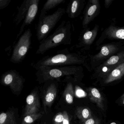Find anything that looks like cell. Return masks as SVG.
<instances>
[{"mask_svg":"<svg viewBox=\"0 0 124 124\" xmlns=\"http://www.w3.org/2000/svg\"><path fill=\"white\" fill-rule=\"evenodd\" d=\"M87 58V56L71 53L68 49H64L55 55L45 56L31 65L37 70L42 67L85 65Z\"/></svg>","mask_w":124,"mask_h":124,"instance_id":"cell-1","label":"cell"},{"mask_svg":"<svg viewBox=\"0 0 124 124\" xmlns=\"http://www.w3.org/2000/svg\"><path fill=\"white\" fill-rule=\"evenodd\" d=\"M71 43V24L69 21H63L54 32L40 42L36 51L37 54H43L52 48Z\"/></svg>","mask_w":124,"mask_h":124,"instance_id":"cell-2","label":"cell"},{"mask_svg":"<svg viewBox=\"0 0 124 124\" xmlns=\"http://www.w3.org/2000/svg\"><path fill=\"white\" fill-rule=\"evenodd\" d=\"M40 0H25L18 8L14 21L16 26L23 21L17 37L21 36L24 29L31 24L38 12Z\"/></svg>","mask_w":124,"mask_h":124,"instance_id":"cell-3","label":"cell"},{"mask_svg":"<svg viewBox=\"0 0 124 124\" xmlns=\"http://www.w3.org/2000/svg\"><path fill=\"white\" fill-rule=\"evenodd\" d=\"M66 13L64 8H59L50 15L40 14L36 27V35L39 41L41 42L47 37Z\"/></svg>","mask_w":124,"mask_h":124,"instance_id":"cell-4","label":"cell"},{"mask_svg":"<svg viewBox=\"0 0 124 124\" xmlns=\"http://www.w3.org/2000/svg\"><path fill=\"white\" fill-rule=\"evenodd\" d=\"M83 68L76 66H66L56 67H45L38 70V77L44 80L58 79L64 76L77 77L82 74Z\"/></svg>","mask_w":124,"mask_h":124,"instance_id":"cell-5","label":"cell"},{"mask_svg":"<svg viewBox=\"0 0 124 124\" xmlns=\"http://www.w3.org/2000/svg\"><path fill=\"white\" fill-rule=\"evenodd\" d=\"M97 48H99L98 50H100L98 53L89 56L90 67L94 69L111 56L124 50V42H114L98 46Z\"/></svg>","mask_w":124,"mask_h":124,"instance_id":"cell-6","label":"cell"},{"mask_svg":"<svg viewBox=\"0 0 124 124\" xmlns=\"http://www.w3.org/2000/svg\"><path fill=\"white\" fill-rule=\"evenodd\" d=\"M32 36L30 29L26 30L21 35L14 48L11 57V62L18 64L23 61L30 48Z\"/></svg>","mask_w":124,"mask_h":124,"instance_id":"cell-7","label":"cell"},{"mask_svg":"<svg viewBox=\"0 0 124 124\" xmlns=\"http://www.w3.org/2000/svg\"><path fill=\"white\" fill-rule=\"evenodd\" d=\"M124 62V50L118 52L94 69L95 73L104 77Z\"/></svg>","mask_w":124,"mask_h":124,"instance_id":"cell-8","label":"cell"},{"mask_svg":"<svg viewBox=\"0 0 124 124\" xmlns=\"http://www.w3.org/2000/svg\"><path fill=\"white\" fill-rule=\"evenodd\" d=\"M106 39L124 42V27L117 26L114 23H111L103 31L100 38L96 41V45L98 47Z\"/></svg>","mask_w":124,"mask_h":124,"instance_id":"cell-9","label":"cell"},{"mask_svg":"<svg viewBox=\"0 0 124 124\" xmlns=\"http://www.w3.org/2000/svg\"><path fill=\"white\" fill-rule=\"evenodd\" d=\"M99 30V26L96 24L92 29H85L82 32L76 46L77 48L87 50L95 40Z\"/></svg>","mask_w":124,"mask_h":124,"instance_id":"cell-10","label":"cell"},{"mask_svg":"<svg viewBox=\"0 0 124 124\" xmlns=\"http://www.w3.org/2000/svg\"><path fill=\"white\" fill-rule=\"evenodd\" d=\"M101 5L99 0H90L88 2L83 13L82 27L87 28L91 22L97 17L100 13Z\"/></svg>","mask_w":124,"mask_h":124,"instance_id":"cell-11","label":"cell"},{"mask_svg":"<svg viewBox=\"0 0 124 124\" xmlns=\"http://www.w3.org/2000/svg\"><path fill=\"white\" fill-rule=\"evenodd\" d=\"M2 81L14 90H20L23 84L24 79L16 71L11 70L3 74Z\"/></svg>","mask_w":124,"mask_h":124,"instance_id":"cell-12","label":"cell"},{"mask_svg":"<svg viewBox=\"0 0 124 124\" xmlns=\"http://www.w3.org/2000/svg\"><path fill=\"white\" fill-rule=\"evenodd\" d=\"M85 4V0H71L66 10V13L70 18H75L80 15Z\"/></svg>","mask_w":124,"mask_h":124,"instance_id":"cell-13","label":"cell"},{"mask_svg":"<svg viewBox=\"0 0 124 124\" xmlns=\"http://www.w3.org/2000/svg\"><path fill=\"white\" fill-rule=\"evenodd\" d=\"M124 76V62L112 70L104 79V83L108 84L119 80Z\"/></svg>","mask_w":124,"mask_h":124,"instance_id":"cell-14","label":"cell"},{"mask_svg":"<svg viewBox=\"0 0 124 124\" xmlns=\"http://www.w3.org/2000/svg\"><path fill=\"white\" fill-rule=\"evenodd\" d=\"M88 95L91 102L102 110L104 109L103 99L102 95L97 88L90 87L87 89Z\"/></svg>","mask_w":124,"mask_h":124,"instance_id":"cell-15","label":"cell"},{"mask_svg":"<svg viewBox=\"0 0 124 124\" xmlns=\"http://www.w3.org/2000/svg\"><path fill=\"white\" fill-rule=\"evenodd\" d=\"M26 114L27 115L35 114L38 109V101L35 95L30 94L27 97Z\"/></svg>","mask_w":124,"mask_h":124,"instance_id":"cell-16","label":"cell"},{"mask_svg":"<svg viewBox=\"0 0 124 124\" xmlns=\"http://www.w3.org/2000/svg\"><path fill=\"white\" fill-rule=\"evenodd\" d=\"M56 87L54 83H51L48 88L45 96V103L46 106H50L56 98Z\"/></svg>","mask_w":124,"mask_h":124,"instance_id":"cell-17","label":"cell"},{"mask_svg":"<svg viewBox=\"0 0 124 124\" xmlns=\"http://www.w3.org/2000/svg\"><path fill=\"white\" fill-rule=\"evenodd\" d=\"M77 116L83 123L93 117L92 112L88 107H80L77 109Z\"/></svg>","mask_w":124,"mask_h":124,"instance_id":"cell-18","label":"cell"},{"mask_svg":"<svg viewBox=\"0 0 124 124\" xmlns=\"http://www.w3.org/2000/svg\"><path fill=\"white\" fill-rule=\"evenodd\" d=\"M65 2V0H48L43 5L40 14H46V13L48 11Z\"/></svg>","mask_w":124,"mask_h":124,"instance_id":"cell-19","label":"cell"},{"mask_svg":"<svg viewBox=\"0 0 124 124\" xmlns=\"http://www.w3.org/2000/svg\"><path fill=\"white\" fill-rule=\"evenodd\" d=\"M16 119L11 112H2L0 115V124H16Z\"/></svg>","mask_w":124,"mask_h":124,"instance_id":"cell-20","label":"cell"},{"mask_svg":"<svg viewBox=\"0 0 124 124\" xmlns=\"http://www.w3.org/2000/svg\"><path fill=\"white\" fill-rule=\"evenodd\" d=\"M66 101L69 104H71L74 101V91L73 85L71 82L69 83L67 85L64 92Z\"/></svg>","mask_w":124,"mask_h":124,"instance_id":"cell-21","label":"cell"},{"mask_svg":"<svg viewBox=\"0 0 124 124\" xmlns=\"http://www.w3.org/2000/svg\"><path fill=\"white\" fill-rule=\"evenodd\" d=\"M41 115L40 114H37L36 113L28 115L24 118L22 124H32L36 120L40 117Z\"/></svg>","mask_w":124,"mask_h":124,"instance_id":"cell-22","label":"cell"},{"mask_svg":"<svg viewBox=\"0 0 124 124\" xmlns=\"http://www.w3.org/2000/svg\"><path fill=\"white\" fill-rule=\"evenodd\" d=\"M64 118V115L63 113H59L54 118L55 124H63Z\"/></svg>","mask_w":124,"mask_h":124,"instance_id":"cell-23","label":"cell"},{"mask_svg":"<svg viewBox=\"0 0 124 124\" xmlns=\"http://www.w3.org/2000/svg\"><path fill=\"white\" fill-rule=\"evenodd\" d=\"M83 124H101V121L98 118L93 116L83 123Z\"/></svg>","mask_w":124,"mask_h":124,"instance_id":"cell-24","label":"cell"},{"mask_svg":"<svg viewBox=\"0 0 124 124\" xmlns=\"http://www.w3.org/2000/svg\"><path fill=\"white\" fill-rule=\"evenodd\" d=\"M76 89V94L77 96L79 98H82L85 96L86 93L79 86L77 85L75 87Z\"/></svg>","mask_w":124,"mask_h":124,"instance_id":"cell-25","label":"cell"},{"mask_svg":"<svg viewBox=\"0 0 124 124\" xmlns=\"http://www.w3.org/2000/svg\"><path fill=\"white\" fill-rule=\"evenodd\" d=\"M12 0H0V9H4L8 6Z\"/></svg>","mask_w":124,"mask_h":124,"instance_id":"cell-26","label":"cell"},{"mask_svg":"<svg viewBox=\"0 0 124 124\" xmlns=\"http://www.w3.org/2000/svg\"><path fill=\"white\" fill-rule=\"evenodd\" d=\"M64 115V120L63 124H70V120L68 114L66 112L64 111L63 112Z\"/></svg>","mask_w":124,"mask_h":124,"instance_id":"cell-27","label":"cell"},{"mask_svg":"<svg viewBox=\"0 0 124 124\" xmlns=\"http://www.w3.org/2000/svg\"><path fill=\"white\" fill-rule=\"evenodd\" d=\"M114 0H105L104 1V6L105 8H109L110 6L112 4Z\"/></svg>","mask_w":124,"mask_h":124,"instance_id":"cell-28","label":"cell"},{"mask_svg":"<svg viewBox=\"0 0 124 124\" xmlns=\"http://www.w3.org/2000/svg\"><path fill=\"white\" fill-rule=\"evenodd\" d=\"M121 101L122 104H124V93L121 97Z\"/></svg>","mask_w":124,"mask_h":124,"instance_id":"cell-29","label":"cell"},{"mask_svg":"<svg viewBox=\"0 0 124 124\" xmlns=\"http://www.w3.org/2000/svg\"><path fill=\"white\" fill-rule=\"evenodd\" d=\"M111 124H116V123H111Z\"/></svg>","mask_w":124,"mask_h":124,"instance_id":"cell-30","label":"cell"}]
</instances>
